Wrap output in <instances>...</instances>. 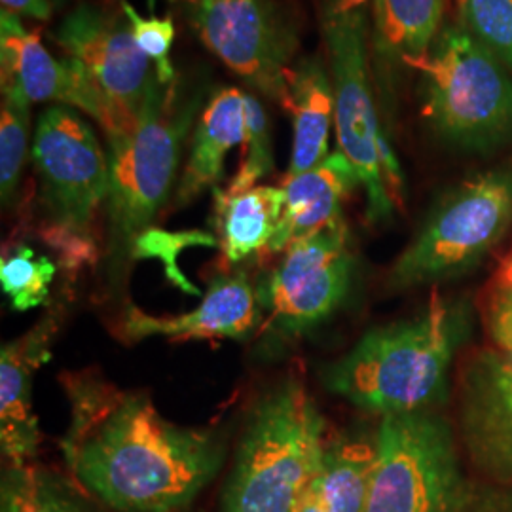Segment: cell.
Segmentation results:
<instances>
[{
    "instance_id": "cell-29",
    "label": "cell",
    "mask_w": 512,
    "mask_h": 512,
    "mask_svg": "<svg viewBox=\"0 0 512 512\" xmlns=\"http://www.w3.org/2000/svg\"><path fill=\"white\" fill-rule=\"evenodd\" d=\"M486 310L512 311V249L495 272Z\"/></svg>"
},
{
    "instance_id": "cell-7",
    "label": "cell",
    "mask_w": 512,
    "mask_h": 512,
    "mask_svg": "<svg viewBox=\"0 0 512 512\" xmlns=\"http://www.w3.org/2000/svg\"><path fill=\"white\" fill-rule=\"evenodd\" d=\"M366 512H490L465 476L458 435L433 408L382 416Z\"/></svg>"
},
{
    "instance_id": "cell-2",
    "label": "cell",
    "mask_w": 512,
    "mask_h": 512,
    "mask_svg": "<svg viewBox=\"0 0 512 512\" xmlns=\"http://www.w3.org/2000/svg\"><path fill=\"white\" fill-rule=\"evenodd\" d=\"M465 325L461 306L431 294L418 315L368 330L323 368L321 382L353 406L382 416L433 408L446 393Z\"/></svg>"
},
{
    "instance_id": "cell-11",
    "label": "cell",
    "mask_w": 512,
    "mask_h": 512,
    "mask_svg": "<svg viewBox=\"0 0 512 512\" xmlns=\"http://www.w3.org/2000/svg\"><path fill=\"white\" fill-rule=\"evenodd\" d=\"M355 260L344 219L298 239L256 285V298L275 338H298L338 310L351 285Z\"/></svg>"
},
{
    "instance_id": "cell-13",
    "label": "cell",
    "mask_w": 512,
    "mask_h": 512,
    "mask_svg": "<svg viewBox=\"0 0 512 512\" xmlns=\"http://www.w3.org/2000/svg\"><path fill=\"white\" fill-rule=\"evenodd\" d=\"M0 74L2 86L18 84L31 103L52 101L84 110L107 139L126 133L139 120V114L118 107L71 57L54 59L37 33L27 31L19 16L4 10L0 16Z\"/></svg>"
},
{
    "instance_id": "cell-24",
    "label": "cell",
    "mask_w": 512,
    "mask_h": 512,
    "mask_svg": "<svg viewBox=\"0 0 512 512\" xmlns=\"http://www.w3.org/2000/svg\"><path fill=\"white\" fill-rule=\"evenodd\" d=\"M31 128V101L18 84L2 86L0 107V198L12 205L27 158Z\"/></svg>"
},
{
    "instance_id": "cell-14",
    "label": "cell",
    "mask_w": 512,
    "mask_h": 512,
    "mask_svg": "<svg viewBox=\"0 0 512 512\" xmlns=\"http://www.w3.org/2000/svg\"><path fill=\"white\" fill-rule=\"evenodd\" d=\"M52 38L118 107L131 114L141 112L154 69L137 46L124 12L80 2L59 23Z\"/></svg>"
},
{
    "instance_id": "cell-21",
    "label": "cell",
    "mask_w": 512,
    "mask_h": 512,
    "mask_svg": "<svg viewBox=\"0 0 512 512\" xmlns=\"http://www.w3.org/2000/svg\"><path fill=\"white\" fill-rule=\"evenodd\" d=\"M372 12V46L384 67H412L429 54L444 0H366Z\"/></svg>"
},
{
    "instance_id": "cell-12",
    "label": "cell",
    "mask_w": 512,
    "mask_h": 512,
    "mask_svg": "<svg viewBox=\"0 0 512 512\" xmlns=\"http://www.w3.org/2000/svg\"><path fill=\"white\" fill-rule=\"evenodd\" d=\"M492 344L465 366L459 393V439L480 475L512 484V311H488Z\"/></svg>"
},
{
    "instance_id": "cell-27",
    "label": "cell",
    "mask_w": 512,
    "mask_h": 512,
    "mask_svg": "<svg viewBox=\"0 0 512 512\" xmlns=\"http://www.w3.org/2000/svg\"><path fill=\"white\" fill-rule=\"evenodd\" d=\"M465 29L512 71V0H461Z\"/></svg>"
},
{
    "instance_id": "cell-4",
    "label": "cell",
    "mask_w": 512,
    "mask_h": 512,
    "mask_svg": "<svg viewBox=\"0 0 512 512\" xmlns=\"http://www.w3.org/2000/svg\"><path fill=\"white\" fill-rule=\"evenodd\" d=\"M325 431L306 385L294 376L274 385L249 416L220 512H298L319 473Z\"/></svg>"
},
{
    "instance_id": "cell-15",
    "label": "cell",
    "mask_w": 512,
    "mask_h": 512,
    "mask_svg": "<svg viewBox=\"0 0 512 512\" xmlns=\"http://www.w3.org/2000/svg\"><path fill=\"white\" fill-rule=\"evenodd\" d=\"M262 321V310L256 298V287L245 272L219 275L207 289L202 304L179 315H150L129 304L120 334L128 342L145 338L171 340H211V338H247Z\"/></svg>"
},
{
    "instance_id": "cell-18",
    "label": "cell",
    "mask_w": 512,
    "mask_h": 512,
    "mask_svg": "<svg viewBox=\"0 0 512 512\" xmlns=\"http://www.w3.org/2000/svg\"><path fill=\"white\" fill-rule=\"evenodd\" d=\"M245 139V93L224 88L202 110L190 141V154L175 190L177 205L194 202L207 188H215L224 173L228 152Z\"/></svg>"
},
{
    "instance_id": "cell-30",
    "label": "cell",
    "mask_w": 512,
    "mask_h": 512,
    "mask_svg": "<svg viewBox=\"0 0 512 512\" xmlns=\"http://www.w3.org/2000/svg\"><path fill=\"white\" fill-rule=\"evenodd\" d=\"M2 10L14 16H27V18L48 21L52 18L55 4L54 0H0Z\"/></svg>"
},
{
    "instance_id": "cell-31",
    "label": "cell",
    "mask_w": 512,
    "mask_h": 512,
    "mask_svg": "<svg viewBox=\"0 0 512 512\" xmlns=\"http://www.w3.org/2000/svg\"><path fill=\"white\" fill-rule=\"evenodd\" d=\"M63 2H65V0H54L55 6H61V4H63Z\"/></svg>"
},
{
    "instance_id": "cell-5",
    "label": "cell",
    "mask_w": 512,
    "mask_h": 512,
    "mask_svg": "<svg viewBox=\"0 0 512 512\" xmlns=\"http://www.w3.org/2000/svg\"><path fill=\"white\" fill-rule=\"evenodd\" d=\"M31 160L44 213L38 236L76 274L99 255L93 222L109 200V156L76 110L54 105L38 116Z\"/></svg>"
},
{
    "instance_id": "cell-20",
    "label": "cell",
    "mask_w": 512,
    "mask_h": 512,
    "mask_svg": "<svg viewBox=\"0 0 512 512\" xmlns=\"http://www.w3.org/2000/svg\"><path fill=\"white\" fill-rule=\"evenodd\" d=\"M283 207V188L253 186L245 192L215 188V228L224 260L236 266L268 249L283 217Z\"/></svg>"
},
{
    "instance_id": "cell-25",
    "label": "cell",
    "mask_w": 512,
    "mask_h": 512,
    "mask_svg": "<svg viewBox=\"0 0 512 512\" xmlns=\"http://www.w3.org/2000/svg\"><path fill=\"white\" fill-rule=\"evenodd\" d=\"M55 264L31 247L18 245L0 262V285L16 311L35 310L44 304L55 277Z\"/></svg>"
},
{
    "instance_id": "cell-8",
    "label": "cell",
    "mask_w": 512,
    "mask_h": 512,
    "mask_svg": "<svg viewBox=\"0 0 512 512\" xmlns=\"http://www.w3.org/2000/svg\"><path fill=\"white\" fill-rule=\"evenodd\" d=\"M421 71L423 112L444 141L490 152L512 141V80L505 65L467 29L446 27Z\"/></svg>"
},
{
    "instance_id": "cell-23",
    "label": "cell",
    "mask_w": 512,
    "mask_h": 512,
    "mask_svg": "<svg viewBox=\"0 0 512 512\" xmlns=\"http://www.w3.org/2000/svg\"><path fill=\"white\" fill-rule=\"evenodd\" d=\"M0 512H97L73 488L35 465H10L2 475Z\"/></svg>"
},
{
    "instance_id": "cell-6",
    "label": "cell",
    "mask_w": 512,
    "mask_h": 512,
    "mask_svg": "<svg viewBox=\"0 0 512 512\" xmlns=\"http://www.w3.org/2000/svg\"><path fill=\"white\" fill-rule=\"evenodd\" d=\"M365 6L366 0H329L323 29L334 86L338 147L365 188L366 217L378 224L403 207V173L374 103Z\"/></svg>"
},
{
    "instance_id": "cell-16",
    "label": "cell",
    "mask_w": 512,
    "mask_h": 512,
    "mask_svg": "<svg viewBox=\"0 0 512 512\" xmlns=\"http://www.w3.org/2000/svg\"><path fill=\"white\" fill-rule=\"evenodd\" d=\"M57 325L59 317L52 311L0 349V446L10 465H25L37 454L40 429L31 401L33 374L50 359Z\"/></svg>"
},
{
    "instance_id": "cell-28",
    "label": "cell",
    "mask_w": 512,
    "mask_h": 512,
    "mask_svg": "<svg viewBox=\"0 0 512 512\" xmlns=\"http://www.w3.org/2000/svg\"><path fill=\"white\" fill-rule=\"evenodd\" d=\"M122 12L129 19L133 27V37L141 52L147 55L150 63L154 65V73L162 84H169L177 78L175 67L169 59L171 44L175 38V25L171 18H143L133 4L128 0L120 2Z\"/></svg>"
},
{
    "instance_id": "cell-9",
    "label": "cell",
    "mask_w": 512,
    "mask_h": 512,
    "mask_svg": "<svg viewBox=\"0 0 512 512\" xmlns=\"http://www.w3.org/2000/svg\"><path fill=\"white\" fill-rule=\"evenodd\" d=\"M512 224V171L480 173L440 198L418 236L389 272V287L406 291L469 272L505 238Z\"/></svg>"
},
{
    "instance_id": "cell-26",
    "label": "cell",
    "mask_w": 512,
    "mask_h": 512,
    "mask_svg": "<svg viewBox=\"0 0 512 512\" xmlns=\"http://www.w3.org/2000/svg\"><path fill=\"white\" fill-rule=\"evenodd\" d=\"M238 175L226 188L228 192H245L274 169V150L268 114L253 93H245V139Z\"/></svg>"
},
{
    "instance_id": "cell-19",
    "label": "cell",
    "mask_w": 512,
    "mask_h": 512,
    "mask_svg": "<svg viewBox=\"0 0 512 512\" xmlns=\"http://www.w3.org/2000/svg\"><path fill=\"white\" fill-rule=\"evenodd\" d=\"M281 105L293 120V152L287 175L310 171L329 158L330 126L334 122L332 76L317 57H306L289 69Z\"/></svg>"
},
{
    "instance_id": "cell-1",
    "label": "cell",
    "mask_w": 512,
    "mask_h": 512,
    "mask_svg": "<svg viewBox=\"0 0 512 512\" xmlns=\"http://www.w3.org/2000/svg\"><path fill=\"white\" fill-rule=\"evenodd\" d=\"M71 420L61 450L76 482L118 512H183L217 476L224 444L165 420L143 393L95 372L63 374Z\"/></svg>"
},
{
    "instance_id": "cell-10",
    "label": "cell",
    "mask_w": 512,
    "mask_h": 512,
    "mask_svg": "<svg viewBox=\"0 0 512 512\" xmlns=\"http://www.w3.org/2000/svg\"><path fill=\"white\" fill-rule=\"evenodd\" d=\"M203 46L256 92L281 101L298 33L281 0H179Z\"/></svg>"
},
{
    "instance_id": "cell-3",
    "label": "cell",
    "mask_w": 512,
    "mask_h": 512,
    "mask_svg": "<svg viewBox=\"0 0 512 512\" xmlns=\"http://www.w3.org/2000/svg\"><path fill=\"white\" fill-rule=\"evenodd\" d=\"M202 99V88L186 86L179 76L162 84L154 73L137 124L107 139V260L112 285L122 281L137 241L152 230L171 196L184 141Z\"/></svg>"
},
{
    "instance_id": "cell-17",
    "label": "cell",
    "mask_w": 512,
    "mask_h": 512,
    "mask_svg": "<svg viewBox=\"0 0 512 512\" xmlns=\"http://www.w3.org/2000/svg\"><path fill=\"white\" fill-rule=\"evenodd\" d=\"M357 184V175L340 150L310 171L287 175L281 186L283 217L268 251L283 253L294 241L344 219L342 203Z\"/></svg>"
},
{
    "instance_id": "cell-22",
    "label": "cell",
    "mask_w": 512,
    "mask_h": 512,
    "mask_svg": "<svg viewBox=\"0 0 512 512\" xmlns=\"http://www.w3.org/2000/svg\"><path fill=\"white\" fill-rule=\"evenodd\" d=\"M376 463V442L338 440L327 444L319 473L306 497L317 512H366Z\"/></svg>"
}]
</instances>
